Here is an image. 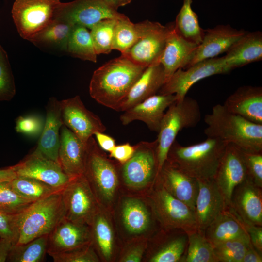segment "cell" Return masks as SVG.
Listing matches in <instances>:
<instances>
[{
    "mask_svg": "<svg viewBox=\"0 0 262 262\" xmlns=\"http://www.w3.org/2000/svg\"><path fill=\"white\" fill-rule=\"evenodd\" d=\"M188 243L186 231L179 229L176 235L161 243L150 257V262H181Z\"/></svg>",
    "mask_w": 262,
    "mask_h": 262,
    "instance_id": "obj_34",
    "label": "cell"
},
{
    "mask_svg": "<svg viewBox=\"0 0 262 262\" xmlns=\"http://www.w3.org/2000/svg\"><path fill=\"white\" fill-rule=\"evenodd\" d=\"M67 52L84 61L97 62V56L90 33L86 27L75 25L71 33Z\"/></svg>",
    "mask_w": 262,
    "mask_h": 262,
    "instance_id": "obj_35",
    "label": "cell"
},
{
    "mask_svg": "<svg viewBox=\"0 0 262 262\" xmlns=\"http://www.w3.org/2000/svg\"><path fill=\"white\" fill-rule=\"evenodd\" d=\"M146 68L122 55L111 60L94 72L89 87L91 97L116 111Z\"/></svg>",
    "mask_w": 262,
    "mask_h": 262,
    "instance_id": "obj_1",
    "label": "cell"
},
{
    "mask_svg": "<svg viewBox=\"0 0 262 262\" xmlns=\"http://www.w3.org/2000/svg\"><path fill=\"white\" fill-rule=\"evenodd\" d=\"M141 35L136 43L121 55L145 67L160 63L171 25L148 20L138 23Z\"/></svg>",
    "mask_w": 262,
    "mask_h": 262,
    "instance_id": "obj_9",
    "label": "cell"
},
{
    "mask_svg": "<svg viewBox=\"0 0 262 262\" xmlns=\"http://www.w3.org/2000/svg\"><path fill=\"white\" fill-rule=\"evenodd\" d=\"M151 202L154 214L165 230L181 229L186 232L198 228L195 212L172 196L159 182Z\"/></svg>",
    "mask_w": 262,
    "mask_h": 262,
    "instance_id": "obj_8",
    "label": "cell"
},
{
    "mask_svg": "<svg viewBox=\"0 0 262 262\" xmlns=\"http://www.w3.org/2000/svg\"><path fill=\"white\" fill-rule=\"evenodd\" d=\"M108 5L115 10L118 8L130 3L132 0H103Z\"/></svg>",
    "mask_w": 262,
    "mask_h": 262,
    "instance_id": "obj_55",
    "label": "cell"
},
{
    "mask_svg": "<svg viewBox=\"0 0 262 262\" xmlns=\"http://www.w3.org/2000/svg\"><path fill=\"white\" fill-rule=\"evenodd\" d=\"M17 177L11 166L0 169V182L10 181Z\"/></svg>",
    "mask_w": 262,
    "mask_h": 262,
    "instance_id": "obj_54",
    "label": "cell"
},
{
    "mask_svg": "<svg viewBox=\"0 0 262 262\" xmlns=\"http://www.w3.org/2000/svg\"><path fill=\"white\" fill-rule=\"evenodd\" d=\"M140 35L138 23H133L128 17L118 19L115 28L112 49L124 53L136 43Z\"/></svg>",
    "mask_w": 262,
    "mask_h": 262,
    "instance_id": "obj_40",
    "label": "cell"
},
{
    "mask_svg": "<svg viewBox=\"0 0 262 262\" xmlns=\"http://www.w3.org/2000/svg\"><path fill=\"white\" fill-rule=\"evenodd\" d=\"M251 244L249 236L231 239L213 245L214 253L218 262H242Z\"/></svg>",
    "mask_w": 262,
    "mask_h": 262,
    "instance_id": "obj_39",
    "label": "cell"
},
{
    "mask_svg": "<svg viewBox=\"0 0 262 262\" xmlns=\"http://www.w3.org/2000/svg\"><path fill=\"white\" fill-rule=\"evenodd\" d=\"M165 82L164 69L161 63L146 67L116 111L124 112L156 94Z\"/></svg>",
    "mask_w": 262,
    "mask_h": 262,
    "instance_id": "obj_25",
    "label": "cell"
},
{
    "mask_svg": "<svg viewBox=\"0 0 262 262\" xmlns=\"http://www.w3.org/2000/svg\"><path fill=\"white\" fill-rule=\"evenodd\" d=\"M207 137L234 145L246 152H262V124L251 122L217 104L204 116Z\"/></svg>",
    "mask_w": 262,
    "mask_h": 262,
    "instance_id": "obj_2",
    "label": "cell"
},
{
    "mask_svg": "<svg viewBox=\"0 0 262 262\" xmlns=\"http://www.w3.org/2000/svg\"><path fill=\"white\" fill-rule=\"evenodd\" d=\"M225 63L232 70L262 59V33L247 32L226 52Z\"/></svg>",
    "mask_w": 262,
    "mask_h": 262,
    "instance_id": "obj_28",
    "label": "cell"
},
{
    "mask_svg": "<svg viewBox=\"0 0 262 262\" xmlns=\"http://www.w3.org/2000/svg\"><path fill=\"white\" fill-rule=\"evenodd\" d=\"M227 144L210 137L187 146H182L175 140L166 160L197 180L213 179Z\"/></svg>",
    "mask_w": 262,
    "mask_h": 262,
    "instance_id": "obj_3",
    "label": "cell"
},
{
    "mask_svg": "<svg viewBox=\"0 0 262 262\" xmlns=\"http://www.w3.org/2000/svg\"><path fill=\"white\" fill-rule=\"evenodd\" d=\"M9 186L24 198L33 202L61 191L33 178L17 176L8 181Z\"/></svg>",
    "mask_w": 262,
    "mask_h": 262,
    "instance_id": "obj_37",
    "label": "cell"
},
{
    "mask_svg": "<svg viewBox=\"0 0 262 262\" xmlns=\"http://www.w3.org/2000/svg\"><path fill=\"white\" fill-rule=\"evenodd\" d=\"M63 125L60 101L55 97H51L46 106L45 124L34 151L58 163L60 131Z\"/></svg>",
    "mask_w": 262,
    "mask_h": 262,
    "instance_id": "obj_24",
    "label": "cell"
},
{
    "mask_svg": "<svg viewBox=\"0 0 262 262\" xmlns=\"http://www.w3.org/2000/svg\"><path fill=\"white\" fill-rule=\"evenodd\" d=\"M188 243L182 262H218L213 244L198 228L186 232Z\"/></svg>",
    "mask_w": 262,
    "mask_h": 262,
    "instance_id": "obj_33",
    "label": "cell"
},
{
    "mask_svg": "<svg viewBox=\"0 0 262 262\" xmlns=\"http://www.w3.org/2000/svg\"><path fill=\"white\" fill-rule=\"evenodd\" d=\"M262 256L261 255L251 244L247 248L243 257L242 262H262Z\"/></svg>",
    "mask_w": 262,
    "mask_h": 262,
    "instance_id": "obj_52",
    "label": "cell"
},
{
    "mask_svg": "<svg viewBox=\"0 0 262 262\" xmlns=\"http://www.w3.org/2000/svg\"><path fill=\"white\" fill-rule=\"evenodd\" d=\"M16 214H10L0 211V238L10 241L14 245L18 239Z\"/></svg>",
    "mask_w": 262,
    "mask_h": 262,
    "instance_id": "obj_47",
    "label": "cell"
},
{
    "mask_svg": "<svg viewBox=\"0 0 262 262\" xmlns=\"http://www.w3.org/2000/svg\"><path fill=\"white\" fill-rule=\"evenodd\" d=\"M204 232L213 245L231 239L249 236L245 224L228 208L217 216Z\"/></svg>",
    "mask_w": 262,
    "mask_h": 262,
    "instance_id": "obj_29",
    "label": "cell"
},
{
    "mask_svg": "<svg viewBox=\"0 0 262 262\" xmlns=\"http://www.w3.org/2000/svg\"><path fill=\"white\" fill-rule=\"evenodd\" d=\"M65 218L90 226L97 213L96 197L84 175L71 178L61 191Z\"/></svg>",
    "mask_w": 262,
    "mask_h": 262,
    "instance_id": "obj_10",
    "label": "cell"
},
{
    "mask_svg": "<svg viewBox=\"0 0 262 262\" xmlns=\"http://www.w3.org/2000/svg\"><path fill=\"white\" fill-rule=\"evenodd\" d=\"M231 70L225 63L224 57L204 60L186 68V70L183 68L177 70L158 92L164 95L174 94L176 101H180L196 82L214 75L228 73Z\"/></svg>",
    "mask_w": 262,
    "mask_h": 262,
    "instance_id": "obj_11",
    "label": "cell"
},
{
    "mask_svg": "<svg viewBox=\"0 0 262 262\" xmlns=\"http://www.w3.org/2000/svg\"><path fill=\"white\" fill-rule=\"evenodd\" d=\"M117 165L106 156L92 136L86 143L84 175L95 195L111 200L119 181Z\"/></svg>",
    "mask_w": 262,
    "mask_h": 262,
    "instance_id": "obj_6",
    "label": "cell"
},
{
    "mask_svg": "<svg viewBox=\"0 0 262 262\" xmlns=\"http://www.w3.org/2000/svg\"><path fill=\"white\" fill-rule=\"evenodd\" d=\"M245 226L252 246L262 256V226L247 225Z\"/></svg>",
    "mask_w": 262,
    "mask_h": 262,
    "instance_id": "obj_49",
    "label": "cell"
},
{
    "mask_svg": "<svg viewBox=\"0 0 262 262\" xmlns=\"http://www.w3.org/2000/svg\"><path fill=\"white\" fill-rule=\"evenodd\" d=\"M89 226L64 217L48 235L47 253L51 256L90 243L92 239Z\"/></svg>",
    "mask_w": 262,
    "mask_h": 262,
    "instance_id": "obj_19",
    "label": "cell"
},
{
    "mask_svg": "<svg viewBox=\"0 0 262 262\" xmlns=\"http://www.w3.org/2000/svg\"><path fill=\"white\" fill-rule=\"evenodd\" d=\"M8 182H0V211L10 214H16L33 202L15 191L9 186Z\"/></svg>",
    "mask_w": 262,
    "mask_h": 262,
    "instance_id": "obj_42",
    "label": "cell"
},
{
    "mask_svg": "<svg viewBox=\"0 0 262 262\" xmlns=\"http://www.w3.org/2000/svg\"><path fill=\"white\" fill-rule=\"evenodd\" d=\"M118 19H103L90 29V35L97 55L108 54L112 50L114 31Z\"/></svg>",
    "mask_w": 262,
    "mask_h": 262,
    "instance_id": "obj_41",
    "label": "cell"
},
{
    "mask_svg": "<svg viewBox=\"0 0 262 262\" xmlns=\"http://www.w3.org/2000/svg\"><path fill=\"white\" fill-rule=\"evenodd\" d=\"M127 17L110 7L103 0H75L62 2L56 18L91 29L103 19H121Z\"/></svg>",
    "mask_w": 262,
    "mask_h": 262,
    "instance_id": "obj_13",
    "label": "cell"
},
{
    "mask_svg": "<svg viewBox=\"0 0 262 262\" xmlns=\"http://www.w3.org/2000/svg\"><path fill=\"white\" fill-rule=\"evenodd\" d=\"M122 216L126 229L131 234L145 232L151 223L150 215L146 205L135 198L124 201L122 207Z\"/></svg>",
    "mask_w": 262,
    "mask_h": 262,
    "instance_id": "obj_31",
    "label": "cell"
},
{
    "mask_svg": "<svg viewBox=\"0 0 262 262\" xmlns=\"http://www.w3.org/2000/svg\"><path fill=\"white\" fill-rule=\"evenodd\" d=\"M14 244L11 241L0 238V262L7 261L9 252Z\"/></svg>",
    "mask_w": 262,
    "mask_h": 262,
    "instance_id": "obj_53",
    "label": "cell"
},
{
    "mask_svg": "<svg viewBox=\"0 0 262 262\" xmlns=\"http://www.w3.org/2000/svg\"><path fill=\"white\" fill-rule=\"evenodd\" d=\"M48 235L35 238L24 244L14 245L7 261L10 262H41L47 251Z\"/></svg>",
    "mask_w": 262,
    "mask_h": 262,
    "instance_id": "obj_36",
    "label": "cell"
},
{
    "mask_svg": "<svg viewBox=\"0 0 262 262\" xmlns=\"http://www.w3.org/2000/svg\"><path fill=\"white\" fill-rule=\"evenodd\" d=\"M11 166L17 176L33 178L60 190H62L71 179L58 162L34 151Z\"/></svg>",
    "mask_w": 262,
    "mask_h": 262,
    "instance_id": "obj_16",
    "label": "cell"
},
{
    "mask_svg": "<svg viewBox=\"0 0 262 262\" xmlns=\"http://www.w3.org/2000/svg\"><path fill=\"white\" fill-rule=\"evenodd\" d=\"M74 25L59 18H55L30 42L67 51L68 40Z\"/></svg>",
    "mask_w": 262,
    "mask_h": 262,
    "instance_id": "obj_30",
    "label": "cell"
},
{
    "mask_svg": "<svg viewBox=\"0 0 262 262\" xmlns=\"http://www.w3.org/2000/svg\"><path fill=\"white\" fill-rule=\"evenodd\" d=\"M223 105L231 113L262 124V87H240L228 97Z\"/></svg>",
    "mask_w": 262,
    "mask_h": 262,
    "instance_id": "obj_27",
    "label": "cell"
},
{
    "mask_svg": "<svg viewBox=\"0 0 262 262\" xmlns=\"http://www.w3.org/2000/svg\"><path fill=\"white\" fill-rule=\"evenodd\" d=\"M61 191L33 202L16 214L18 239L16 245L49 235L65 216Z\"/></svg>",
    "mask_w": 262,
    "mask_h": 262,
    "instance_id": "obj_4",
    "label": "cell"
},
{
    "mask_svg": "<svg viewBox=\"0 0 262 262\" xmlns=\"http://www.w3.org/2000/svg\"><path fill=\"white\" fill-rule=\"evenodd\" d=\"M157 178L172 196L195 211L198 192L197 180L165 160Z\"/></svg>",
    "mask_w": 262,
    "mask_h": 262,
    "instance_id": "obj_21",
    "label": "cell"
},
{
    "mask_svg": "<svg viewBox=\"0 0 262 262\" xmlns=\"http://www.w3.org/2000/svg\"><path fill=\"white\" fill-rule=\"evenodd\" d=\"M43 128L42 120L35 115L20 116L16 119L15 129L18 133L35 136L41 132Z\"/></svg>",
    "mask_w": 262,
    "mask_h": 262,
    "instance_id": "obj_46",
    "label": "cell"
},
{
    "mask_svg": "<svg viewBox=\"0 0 262 262\" xmlns=\"http://www.w3.org/2000/svg\"><path fill=\"white\" fill-rule=\"evenodd\" d=\"M192 0H183L174 25L178 33L184 39L199 45L204 36V30L199 25L198 16L192 8Z\"/></svg>",
    "mask_w": 262,
    "mask_h": 262,
    "instance_id": "obj_32",
    "label": "cell"
},
{
    "mask_svg": "<svg viewBox=\"0 0 262 262\" xmlns=\"http://www.w3.org/2000/svg\"><path fill=\"white\" fill-rule=\"evenodd\" d=\"M99 147L104 151L110 152L116 146L115 140L104 132L98 131L94 134Z\"/></svg>",
    "mask_w": 262,
    "mask_h": 262,
    "instance_id": "obj_51",
    "label": "cell"
},
{
    "mask_svg": "<svg viewBox=\"0 0 262 262\" xmlns=\"http://www.w3.org/2000/svg\"><path fill=\"white\" fill-rule=\"evenodd\" d=\"M134 147L132 157L121 164L120 173L127 185L139 188L155 180L158 174L157 141H141Z\"/></svg>",
    "mask_w": 262,
    "mask_h": 262,
    "instance_id": "obj_12",
    "label": "cell"
},
{
    "mask_svg": "<svg viewBox=\"0 0 262 262\" xmlns=\"http://www.w3.org/2000/svg\"><path fill=\"white\" fill-rule=\"evenodd\" d=\"M135 150L134 146L129 143L116 145L109 152V156L117 160L120 164H123L133 155Z\"/></svg>",
    "mask_w": 262,
    "mask_h": 262,
    "instance_id": "obj_48",
    "label": "cell"
},
{
    "mask_svg": "<svg viewBox=\"0 0 262 262\" xmlns=\"http://www.w3.org/2000/svg\"><path fill=\"white\" fill-rule=\"evenodd\" d=\"M243 154L246 169L247 178L255 185L262 188V152L243 151Z\"/></svg>",
    "mask_w": 262,
    "mask_h": 262,
    "instance_id": "obj_45",
    "label": "cell"
},
{
    "mask_svg": "<svg viewBox=\"0 0 262 262\" xmlns=\"http://www.w3.org/2000/svg\"><path fill=\"white\" fill-rule=\"evenodd\" d=\"M92 242L82 246L50 256L54 262H97L98 259Z\"/></svg>",
    "mask_w": 262,
    "mask_h": 262,
    "instance_id": "obj_44",
    "label": "cell"
},
{
    "mask_svg": "<svg viewBox=\"0 0 262 262\" xmlns=\"http://www.w3.org/2000/svg\"><path fill=\"white\" fill-rule=\"evenodd\" d=\"M201 111L198 102L186 96L175 101L167 109L158 131L157 156L158 173L167 159L170 147L180 131L195 127L201 120Z\"/></svg>",
    "mask_w": 262,
    "mask_h": 262,
    "instance_id": "obj_5",
    "label": "cell"
},
{
    "mask_svg": "<svg viewBox=\"0 0 262 262\" xmlns=\"http://www.w3.org/2000/svg\"><path fill=\"white\" fill-rule=\"evenodd\" d=\"M86 144L69 129L63 125L61 128L58 163L70 178L84 175Z\"/></svg>",
    "mask_w": 262,
    "mask_h": 262,
    "instance_id": "obj_23",
    "label": "cell"
},
{
    "mask_svg": "<svg viewBox=\"0 0 262 262\" xmlns=\"http://www.w3.org/2000/svg\"><path fill=\"white\" fill-rule=\"evenodd\" d=\"M228 208L245 225L262 226V188L247 178L234 188Z\"/></svg>",
    "mask_w": 262,
    "mask_h": 262,
    "instance_id": "obj_17",
    "label": "cell"
},
{
    "mask_svg": "<svg viewBox=\"0 0 262 262\" xmlns=\"http://www.w3.org/2000/svg\"><path fill=\"white\" fill-rule=\"evenodd\" d=\"M64 125L84 144L96 132H104L106 126L100 118L87 109L79 96L60 101Z\"/></svg>",
    "mask_w": 262,
    "mask_h": 262,
    "instance_id": "obj_14",
    "label": "cell"
},
{
    "mask_svg": "<svg viewBox=\"0 0 262 262\" xmlns=\"http://www.w3.org/2000/svg\"><path fill=\"white\" fill-rule=\"evenodd\" d=\"M62 4L59 0H15L12 16L20 37L31 41L55 19Z\"/></svg>",
    "mask_w": 262,
    "mask_h": 262,
    "instance_id": "obj_7",
    "label": "cell"
},
{
    "mask_svg": "<svg viewBox=\"0 0 262 262\" xmlns=\"http://www.w3.org/2000/svg\"><path fill=\"white\" fill-rule=\"evenodd\" d=\"M16 92L14 78L8 55L0 45V101L11 100Z\"/></svg>",
    "mask_w": 262,
    "mask_h": 262,
    "instance_id": "obj_43",
    "label": "cell"
},
{
    "mask_svg": "<svg viewBox=\"0 0 262 262\" xmlns=\"http://www.w3.org/2000/svg\"><path fill=\"white\" fill-rule=\"evenodd\" d=\"M145 248L146 246L144 243H140L132 246L123 254L120 259V262H140L144 253Z\"/></svg>",
    "mask_w": 262,
    "mask_h": 262,
    "instance_id": "obj_50",
    "label": "cell"
},
{
    "mask_svg": "<svg viewBox=\"0 0 262 262\" xmlns=\"http://www.w3.org/2000/svg\"><path fill=\"white\" fill-rule=\"evenodd\" d=\"M246 32L244 30L233 28L229 25H219L213 28L204 30L203 40L186 67L226 52Z\"/></svg>",
    "mask_w": 262,
    "mask_h": 262,
    "instance_id": "obj_18",
    "label": "cell"
},
{
    "mask_svg": "<svg viewBox=\"0 0 262 262\" xmlns=\"http://www.w3.org/2000/svg\"><path fill=\"white\" fill-rule=\"evenodd\" d=\"M176 100L174 94H155L123 112L120 120L123 125L141 121L151 131L158 132L165 110Z\"/></svg>",
    "mask_w": 262,
    "mask_h": 262,
    "instance_id": "obj_20",
    "label": "cell"
},
{
    "mask_svg": "<svg viewBox=\"0 0 262 262\" xmlns=\"http://www.w3.org/2000/svg\"><path fill=\"white\" fill-rule=\"evenodd\" d=\"M91 239L93 237L104 258L109 260L113 253L114 236L111 226L107 219L98 212L90 226Z\"/></svg>",
    "mask_w": 262,
    "mask_h": 262,
    "instance_id": "obj_38",
    "label": "cell"
},
{
    "mask_svg": "<svg viewBox=\"0 0 262 262\" xmlns=\"http://www.w3.org/2000/svg\"><path fill=\"white\" fill-rule=\"evenodd\" d=\"M197 46L184 39L176 30L174 24H171L160 60L164 69L165 82L177 70L187 66Z\"/></svg>",
    "mask_w": 262,
    "mask_h": 262,
    "instance_id": "obj_26",
    "label": "cell"
},
{
    "mask_svg": "<svg viewBox=\"0 0 262 262\" xmlns=\"http://www.w3.org/2000/svg\"><path fill=\"white\" fill-rule=\"evenodd\" d=\"M246 179L243 151L232 144H227L213 179L227 208L234 188Z\"/></svg>",
    "mask_w": 262,
    "mask_h": 262,
    "instance_id": "obj_15",
    "label": "cell"
},
{
    "mask_svg": "<svg viewBox=\"0 0 262 262\" xmlns=\"http://www.w3.org/2000/svg\"><path fill=\"white\" fill-rule=\"evenodd\" d=\"M197 181L198 192L194 212L198 228L204 230L227 206L213 179Z\"/></svg>",
    "mask_w": 262,
    "mask_h": 262,
    "instance_id": "obj_22",
    "label": "cell"
}]
</instances>
